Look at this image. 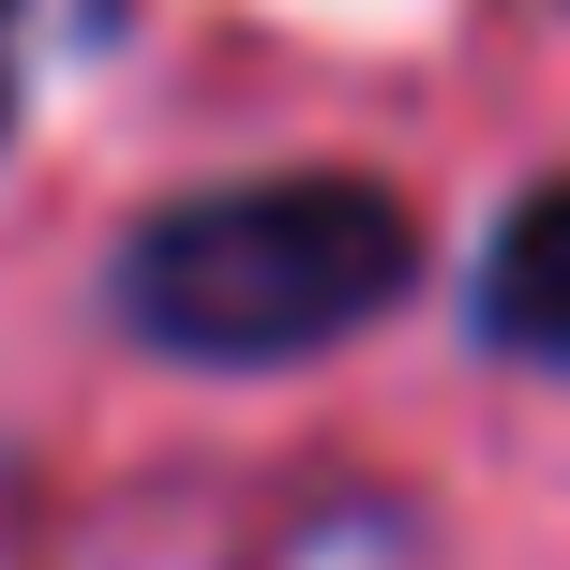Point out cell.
I'll use <instances>...</instances> for the list:
<instances>
[{
  "instance_id": "7a4b0ae2",
  "label": "cell",
  "mask_w": 570,
  "mask_h": 570,
  "mask_svg": "<svg viewBox=\"0 0 570 570\" xmlns=\"http://www.w3.org/2000/svg\"><path fill=\"white\" fill-rule=\"evenodd\" d=\"M465 331H481L495 361L570 375V180H541V196L495 210L481 271H465Z\"/></svg>"
},
{
  "instance_id": "3957f363",
  "label": "cell",
  "mask_w": 570,
  "mask_h": 570,
  "mask_svg": "<svg viewBox=\"0 0 570 570\" xmlns=\"http://www.w3.org/2000/svg\"><path fill=\"white\" fill-rule=\"evenodd\" d=\"M16 16L30 0H0V136H16Z\"/></svg>"
},
{
  "instance_id": "6da1fadb",
  "label": "cell",
  "mask_w": 570,
  "mask_h": 570,
  "mask_svg": "<svg viewBox=\"0 0 570 570\" xmlns=\"http://www.w3.org/2000/svg\"><path fill=\"white\" fill-rule=\"evenodd\" d=\"M405 285H421V226H405L391 180H345V166L166 196V210L106 256L120 331L166 345V361H210V375L315 361V345L375 331Z\"/></svg>"
}]
</instances>
